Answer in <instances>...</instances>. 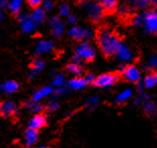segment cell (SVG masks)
Segmentation results:
<instances>
[{"label": "cell", "mask_w": 157, "mask_h": 148, "mask_svg": "<svg viewBox=\"0 0 157 148\" xmlns=\"http://www.w3.org/2000/svg\"><path fill=\"white\" fill-rule=\"evenodd\" d=\"M96 39H98V46L101 52L106 56L113 55L116 49L122 42L119 37L108 28H102L99 29Z\"/></svg>", "instance_id": "6da1fadb"}, {"label": "cell", "mask_w": 157, "mask_h": 148, "mask_svg": "<svg viewBox=\"0 0 157 148\" xmlns=\"http://www.w3.org/2000/svg\"><path fill=\"white\" fill-rule=\"evenodd\" d=\"M95 57V49L91 44L82 42L75 48L74 62L80 63L81 61H91Z\"/></svg>", "instance_id": "7a4b0ae2"}, {"label": "cell", "mask_w": 157, "mask_h": 148, "mask_svg": "<svg viewBox=\"0 0 157 148\" xmlns=\"http://www.w3.org/2000/svg\"><path fill=\"white\" fill-rule=\"evenodd\" d=\"M81 7L88 18L93 21H99L103 14H105V9L102 6L96 1H90V0H84L81 3Z\"/></svg>", "instance_id": "3957f363"}, {"label": "cell", "mask_w": 157, "mask_h": 148, "mask_svg": "<svg viewBox=\"0 0 157 148\" xmlns=\"http://www.w3.org/2000/svg\"><path fill=\"white\" fill-rule=\"evenodd\" d=\"M69 36L72 39H74L75 41H82L83 40L84 42H87L88 40L93 38L94 33L91 29H82L80 26L74 25L70 29Z\"/></svg>", "instance_id": "277c9868"}, {"label": "cell", "mask_w": 157, "mask_h": 148, "mask_svg": "<svg viewBox=\"0 0 157 148\" xmlns=\"http://www.w3.org/2000/svg\"><path fill=\"white\" fill-rule=\"evenodd\" d=\"M143 25L149 33H154L157 31V13L155 10H148L142 14Z\"/></svg>", "instance_id": "5b68a950"}, {"label": "cell", "mask_w": 157, "mask_h": 148, "mask_svg": "<svg viewBox=\"0 0 157 148\" xmlns=\"http://www.w3.org/2000/svg\"><path fill=\"white\" fill-rule=\"evenodd\" d=\"M118 81V76L113 73H106L96 77L93 81V84L98 87H109Z\"/></svg>", "instance_id": "8992f818"}, {"label": "cell", "mask_w": 157, "mask_h": 148, "mask_svg": "<svg viewBox=\"0 0 157 148\" xmlns=\"http://www.w3.org/2000/svg\"><path fill=\"white\" fill-rule=\"evenodd\" d=\"M113 55L116 56V58L120 60L122 62H129L133 59V54L131 50L128 48V46H126L123 42L120 43L118 48L116 49Z\"/></svg>", "instance_id": "52a82bcc"}, {"label": "cell", "mask_w": 157, "mask_h": 148, "mask_svg": "<svg viewBox=\"0 0 157 148\" xmlns=\"http://www.w3.org/2000/svg\"><path fill=\"white\" fill-rule=\"evenodd\" d=\"M49 28H50V31H51V33H52V35L54 37H56V38L61 37L65 32L64 23H63V21L59 18H57V16L52 18L51 19H50Z\"/></svg>", "instance_id": "ba28073f"}, {"label": "cell", "mask_w": 157, "mask_h": 148, "mask_svg": "<svg viewBox=\"0 0 157 148\" xmlns=\"http://www.w3.org/2000/svg\"><path fill=\"white\" fill-rule=\"evenodd\" d=\"M16 113V106L11 100H4L0 103V116L8 118Z\"/></svg>", "instance_id": "9c48e42d"}, {"label": "cell", "mask_w": 157, "mask_h": 148, "mask_svg": "<svg viewBox=\"0 0 157 148\" xmlns=\"http://www.w3.org/2000/svg\"><path fill=\"white\" fill-rule=\"evenodd\" d=\"M124 76L125 78L130 82H138L141 78V72L140 70L135 66H129L126 67L125 71H124Z\"/></svg>", "instance_id": "30bf717a"}, {"label": "cell", "mask_w": 157, "mask_h": 148, "mask_svg": "<svg viewBox=\"0 0 157 148\" xmlns=\"http://www.w3.org/2000/svg\"><path fill=\"white\" fill-rule=\"evenodd\" d=\"M47 123V120H46V117L40 115V114H36L35 115V117L32 118V120L29 121V127L31 129H34V130H39L43 128Z\"/></svg>", "instance_id": "8fae6325"}, {"label": "cell", "mask_w": 157, "mask_h": 148, "mask_svg": "<svg viewBox=\"0 0 157 148\" xmlns=\"http://www.w3.org/2000/svg\"><path fill=\"white\" fill-rule=\"evenodd\" d=\"M19 85L17 82H15L14 80H8L0 84V90L7 95H11V93L15 92L16 90H18Z\"/></svg>", "instance_id": "7c38bea8"}, {"label": "cell", "mask_w": 157, "mask_h": 148, "mask_svg": "<svg viewBox=\"0 0 157 148\" xmlns=\"http://www.w3.org/2000/svg\"><path fill=\"white\" fill-rule=\"evenodd\" d=\"M19 22H21V28L22 29V32H25V33H34L35 29H36V23L31 18V16H28L26 18L22 19Z\"/></svg>", "instance_id": "4fadbf2b"}, {"label": "cell", "mask_w": 157, "mask_h": 148, "mask_svg": "<svg viewBox=\"0 0 157 148\" xmlns=\"http://www.w3.org/2000/svg\"><path fill=\"white\" fill-rule=\"evenodd\" d=\"M52 92H53V88L51 86L42 87V88L36 90V92L34 93V95H33V100H34V102H41V100L44 99L45 97L52 95Z\"/></svg>", "instance_id": "5bb4252c"}, {"label": "cell", "mask_w": 157, "mask_h": 148, "mask_svg": "<svg viewBox=\"0 0 157 148\" xmlns=\"http://www.w3.org/2000/svg\"><path fill=\"white\" fill-rule=\"evenodd\" d=\"M54 48V44L51 41H41L36 44V53L39 54V55H42V54H46L50 52L51 50Z\"/></svg>", "instance_id": "9a60e30c"}, {"label": "cell", "mask_w": 157, "mask_h": 148, "mask_svg": "<svg viewBox=\"0 0 157 148\" xmlns=\"http://www.w3.org/2000/svg\"><path fill=\"white\" fill-rule=\"evenodd\" d=\"M38 140V130L28 129L25 133V143L26 146H33Z\"/></svg>", "instance_id": "2e32d148"}, {"label": "cell", "mask_w": 157, "mask_h": 148, "mask_svg": "<svg viewBox=\"0 0 157 148\" xmlns=\"http://www.w3.org/2000/svg\"><path fill=\"white\" fill-rule=\"evenodd\" d=\"M29 16H31V18L36 23V25H38V23H43L46 19V11L43 8L35 7Z\"/></svg>", "instance_id": "e0dca14e"}, {"label": "cell", "mask_w": 157, "mask_h": 148, "mask_svg": "<svg viewBox=\"0 0 157 148\" xmlns=\"http://www.w3.org/2000/svg\"><path fill=\"white\" fill-rule=\"evenodd\" d=\"M44 67H45V62L43 61L42 59H40V58L35 59L34 61L32 62V70H31V72H29V77L35 76L36 73L42 71V70L44 69Z\"/></svg>", "instance_id": "ac0fdd59"}, {"label": "cell", "mask_w": 157, "mask_h": 148, "mask_svg": "<svg viewBox=\"0 0 157 148\" xmlns=\"http://www.w3.org/2000/svg\"><path fill=\"white\" fill-rule=\"evenodd\" d=\"M87 85L84 81V79L81 78V77H75V78H73L72 80H70L68 82V86L70 87L71 89H74V90H80L82 88H84V87Z\"/></svg>", "instance_id": "d6986e66"}, {"label": "cell", "mask_w": 157, "mask_h": 148, "mask_svg": "<svg viewBox=\"0 0 157 148\" xmlns=\"http://www.w3.org/2000/svg\"><path fill=\"white\" fill-rule=\"evenodd\" d=\"M95 1L98 2L106 11L113 10L117 7V3H118V0H95Z\"/></svg>", "instance_id": "ffe728a7"}, {"label": "cell", "mask_w": 157, "mask_h": 148, "mask_svg": "<svg viewBox=\"0 0 157 148\" xmlns=\"http://www.w3.org/2000/svg\"><path fill=\"white\" fill-rule=\"evenodd\" d=\"M157 83V76L155 73H150L149 75H147L143 82L145 88H153Z\"/></svg>", "instance_id": "44dd1931"}, {"label": "cell", "mask_w": 157, "mask_h": 148, "mask_svg": "<svg viewBox=\"0 0 157 148\" xmlns=\"http://www.w3.org/2000/svg\"><path fill=\"white\" fill-rule=\"evenodd\" d=\"M67 70H68V72H70L72 75H74L75 77H79L82 74L81 66L79 65V63H76V62H72V63L68 64Z\"/></svg>", "instance_id": "7402d4cb"}, {"label": "cell", "mask_w": 157, "mask_h": 148, "mask_svg": "<svg viewBox=\"0 0 157 148\" xmlns=\"http://www.w3.org/2000/svg\"><path fill=\"white\" fill-rule=\"evenodd\" d=\"M25 107L31 113L35 114V115H36V114H40L43 111V106L40 103V102H34V100H32V102L26 103Z\"/></svg>", "instance_id": "603a6c76"}, {"label": "cell", "mask_w": 157, "mask_h": 148, "mask_svg": "<svg viewBox=\"0 0 157 148\" xmlns=\"http://www.w3.org/2000/svg\"><path fill=\"white\" fill-rule=\"evenodd\" d=\"M133 95V92H132V90L131 89H125V90H123L122 92H120L118 96H117V99H116V103H125L126 100H128L129 99H131V96Z\"/></svg>", "instance_id": "cb8c5ba5"}, {"label": "cell", "mask_w": 157, "mask_h": 148, "mask_svg": "<svg viewBox=\"0 0 157 148\" xmlns=\"http://www.w3.org/2000/svg\"><path fill=\"white\" fill-rule=\"evenodd\" d=\"M156 0H130V3L136 8H145L149 4H152Z\"/></svg>", "instance_id": "d4e9b609"}, {"label": "cell", "mask_w": 157, "mask_h": 148, "mask_svg": "<svg viewBox=\"0 0 157 148\" xmlns=\"http://www.w3.org/2000/svg\"><path fill=\"white\" fill-rule=\"evenodd\" d=\"M23 0H11L8 3V8L10 9V11L13 13H18L21 9Z\"/></svg>", "instance_id": "484cf974"}, {"label": "cell", "mask_w": 157, "mask_h": 148, "mask_svg": "<svg viewBox=\"0 0 157 148\" xmlns=\"http://www.w3.org/2000/svg\"><path fill=\"white\" fill-rule=\"evenodd\" d=\"M144 105V110L145 112L148 114V115H154L155 114V111H156V106H155V103L153 102L151 99H147L143 103Z\"/></svg>", "instance_id": "4316f807"}, {"label": "cell", "mask_w": 157, "mask_h": 148, "mask_svg": "<svg viewBox=\"0 0 157 148\" xmlns=\"http://www.w3.org/2000/svg\"><path fill=\"white\" fill-rule=\"evenodd\" d=\"M65 81H66V78L63 74H56L53 78V86L55 87H61L63 85H65Z\"/></svg>", "instance_id": "83f0119b"}, {"label": "cell", "mask_w": 157, "mask_h": 148, "mask_svg": "<svg viewBox=\"0 0 157 148\" xmlns=\"http://www.w3.org/2000/svg\"><path fill=\"white\" fill-rule=\"evenodd\" d=\"M98 103H99L98 97H96V96H91V97H89V99H86L85 105H86V107H87V109H89V110H93V109H95V107L98 105Z\"/></svg>", "instance_id": "f1b7e54d"}, {"label": "cell", "mask_w": 157, "mask_h": 148, "mask_svg": "<svg viewBox=\"0 0 157 148\" xmlns=\"http://www.w3.org/2000/svg\"><path fill=\"white\" fill-rule=\"evenodd\" d=\"M59 14L61 16H68L70 14V8L67 3H63V4L60 5Z\"/></svg>", "instance_id": "f546056e"}, {"label": "cell", "mask_w": 157, "mask_h": 148, "mask_svg": "<svg viewBox=\"0 0 157 148\" xmlns=\"http://www.w3.org/2000/svg\"><path fill=\"white\" fill-rule=\"evenodd\" d=\"M59 109V103L56 100V99H52L49 102V105H48V110L50 112H55Z\"/></svg>", "instance_id": "4dcf8cb0"}, {"label": "cell", "mask_w": 157, "mask_h": 148, "mask_svg": "<svg viewBox=\"0 0 157 148\" xmlns=\"http://www.w3.org/2000/svg\"><path fill=\"white\" fill-rule=\"evenodd\" d=\"M156 66H157V56L154 54V55H152L148 60V67L153 69V68H155Z\"/></svg>", "instance_id": "1f68e13d"}, {"label": "cell", "mask_w": 157, "mask_h": 148, "mask_svg": "<svg viewBox=\"0 0 157 148\" xmlns=\"http://www.w3.org/2000/svg\"><path fill=\"white\" fill-rule=\"evenodd\" d=\"M68 92V86H61V87H58L56 90V95L57 96H63L65 95L66 93Z\"/></svg>", "instance_id": "d6a6232c"}, {"label": "cell", "mask_w": 157, "mask_h": 148, "mask_svg": "<svg viewBox=\"0 0 157 148\" xmlns=\"http://www.w3.org/2000/svg\"><path fill=\"white\" fill-rule=\"evenodd\" d=\"M132 22L134 25L137 26H140L141 25H143V16L142 14H139V15H135L134 18L132 19Z\"/></svg>", "instance_id": "836d02e7"}, {"label": "cell", "mask_w": 157, "mask_h": 148, "mask_svg": "<svg viewBox=\"0 0 157 148\" xmlns=\"http://www.w3.org/2000/svg\"><path fill=\"white\" fill-rule=\"evenodd\" d=\"M53 6H54V3H53L51 0H46V1H44V3H43V9H44L45 11H50L53 8Z\"/></svg>", "instance_id": "e575fe53"}, {"label": "cell", "mask_w": 157, "mask_h": 148, "mask_svg": "<svg viewBox=\"0 0 157 148\" xmlns=\"http://www.w3.org/2000/svg\"><path fill=\"white\" fill-rule=\"evenodd\" d=\"M77 21H78V18L76 15H73V14L68 15V25L74 26V25H77Z\"/></svg>", "instance_id": "d590c367"}, {"label": "cell", "mask_w": 157, "mask_h": 148, "mask_svg": "<svg viewBox=\"0 0 157 148\" xmlns=\"http://www.w3.org/2000/svg\"><path fill=\"white\" fill-rule=\"evenodd\" d=\"M84 81L86 84H90V83H93V81H94V79H95V76L94 75H92V74H86V75L84 76Z\"/></svg>", "instance_id": "8d00e7d4"}, {"label": "cell", "mask_w": 157, "mask_h": 148, "mask_svg": "<svg viewBox=\"0 0 157 148\" xmlns=\"http://www.w3.org/2000/svg\"><path fill=\"white\" fill-rule=\"evenodd\" d=\"M28 3L29 6H32V7H39L40 5L43 3V0H28Z\"/></svg>", "instance_id": "74e56055"}, {"label": "cell", "mask_w": 157, "mask_h": 148, "mask_svg": "<svg viewBox=\"0 0 157 148\" xmlns=\"http://www.w3.org/2000/svg\"><path fill=\"white\" fill-rule=\"evenodd\" d=\"M8 7V2L6 0H0V8H6Z\"/></svg>", "instance_id": "f35d334b"}, {"label": "cell", "mask_w": 157, "mask_h": 148, "mask_svg": "<svg viewBox=\"0 0 157 148\" xmlns=\"http://www.w3.org/2000/svg\"><path fill=\"white\" fill-rule=\"evenodd\" d=\"M126 65L125 64H122V65H120V67L118 68V72L119 73H124V71H125V69H126Z\"/></svg>", "instance_id": "ab89813d"}, {"label": "cell", "mask_w": 157, "mask_h": 148, "mask_svg": "<svg viewBox=\"0 0 157 148\" xmlns=\"http://www.w3.org/2000/svg\"><path fill=\"white\" fill-rule=\"evenodd\" d=\"M141 103H142L141 97H137V99H135V100H134V106H139V105H141Z\"/></svg>", "instance_id": "60d3db41"}, {"label": "cell", "mask_w": 157, "mask_h": 148, "mask_svg": "<svg viewBox=\"0 0 157 148\" xmlns=\"http://www.w3.org/2000/svg\"><path fill=\"white\" fill-rule=\"evenodd\" d=\"M3 18V12H2V9L0 8V21Z\"/></svg>", "instance_id": "b9f144b4"}, {"label": "cell", "mask_w": 157, "mask_h": 148, "mask_svg": "<svg viewBox=\"0 0 157 148\" xmlns=\"http://www.w3.org/2000/svg\"><path fill=\"white\" fill-rule=\"evenodd\" d=\"M56 74H57V73H56V71H54V72H53V73H52V76H53V77H54V76L56 75Z\"/></svg>", "instance_id": "7bdbcfd3"}, {"label": "cell", "mask_w": 157, "mask_h": 148, "mask_svg": "<svg viewBox=\"0 0 157 148\" xmlns=\"http://www.w3.org/2000/svg\"><path fill=\"white\" fill-rule=\"evenodd\" d=\"M39 148H49V147H47V146H41V147H39Z\"/></svg>", "instance_id": "ee69618b"}]
</instances>
